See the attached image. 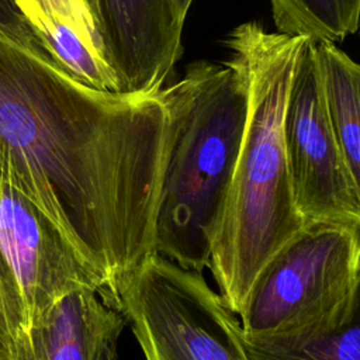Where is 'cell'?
<instances>
[{
    "instance_id": "cell-1",
    "label": "cell",
    "mask_w": 360,
    "mask_h": 360,
    "mask_svg": "<svg viewBox=\"0 0 360 360\" xmlns=\"http://www.w3.org/2000/svg\"><path fill=\"white\" fill-rule=\"evenodd\" d=\"M167 145L159 91L97 90L0 31V179L105 276L114 305L156 253Z\"/></svg>"
},
{
    "instance_id": "cell-2",
    "label": "cell",
    "mask_w": 360,
    "mask_h": 360,
    "mask_svg": "<svg viewBox=\"0 0 360 360\" xmlns=\"http://www.w3.org/2000/svg\"><path fill=\"white\" fill-rule=\"evenodd\" d=\"M305 37L235 27L225 45L248 93L246 127L210 249L208 269L228 309L240 315L264 266L307 222L297 205L284 141V114Z\"/></svg>"
},
{
    "instance_id": "cell-3",
    "label": "cell",
    "mask_w": 360,
    "mask_h": 360,
    "mask_svg": "<svg viewBox=\"0 0 360 360\" xmlns=\"http://www.w3.org/2000/svg\"><path fill=\"white\" fill-rule=\"evenodd\" d=\"M167 120V159L156 221V253L176 264L208 267L214 228L246 127L248 93L226 59L187 66L159 90Z\"/></svg>"
},
{
    "instance_id": "cell-4",
    "label": "cell",
    "mask_w": 360,
    "mask_h": 360,
    "mask_svg": "<svg viewBox=\"0 0 360 360\" xmlns=\"http://www.w3.org/2000/svg\"><path fill=\"white\" fill-rule=\"evenodd\" d=\"M360 274V229L309 224L257 276L239 322L250 340L307 336L339 322Z\"/></svg>"
},
{
    "instance_id": "cell-5",
    "label": "cell",
    "mask_w": 360,
    "mask_h": 360,
    "mask_svg": "<svg viewBox=\"0 0 360 360\" xmlns=\"http://www.w3.org/2000/svg\"><path fill=\"white\" fill-rule=\"evenodd\" d=\"M115 307L145 360H250L239 318L202 271L158 253L122 281Z\"/></svg>"
},
{
    "instance_id": "cell-6",
    "label": "cell",
    "mask_w": 360,
    "mask_h": 360,
    "mask_svg": "<svg viewBox=\"0 0 360 360\" xmlns=\"http://www.w3.org/2000/svg\"><path fill=\"white\" fill-rule=\"evenodd\" d=\"M284 141L297 205L307 225L360 229V197L338 143L316 53L305 37L294 66L284 114Z\"/></svg>"
},
{
    "instance_id": "cell-7",
    "label": "cell",
    "mask_w": 360,
    "mask_h": 360,
    "mask_svg": "<svg viewBox=\"0 0 360 360\" xmlns=\"http://www.w3.org/2000/svg\"><path fill=\"white\" fill-rule=\"evenodd\" d=\"M0 250L18 288L25 330L42 319L56 301L76 290H94L114 305L105 276L56 222L3 179H0Z\"/></svg>"
},
{
    "instance_id": "cell-8",
    "label": "cell",
    "mask_w": 360,
    "mask_h": 360,
    "mask_svg": "<svg viewBox=\"0 0 360 360\" xmlns=\"http://www.w3.org/2000/svg\"><path fill=\"white\" fill-rule=\"evenodd\" d=\"M94 21L117 91H159L183 53L174 0H96Z\"/></svg>"
},
{
    "instance_id": "cell-9",
    "label": "cell",
    "mask_w": 360,
    "mask_h": 360,
    "mask_svg": "<svg viewBox=\"0 0 360 360\" xmlns=\"http://www.w3.org/2000/svg\"><path fill=\"white\" fill-rule=\"evenodd\" d=\"M124 314L94 290L72 291L7 347L11 360H117Z\"/></svg>"
},
{
    "instance_id": "cell-10",
    "label": "cell",
    "mask_w": 360,
    "mask_h": 360,
    "mask_svg": "<svg viewBox=\"0 0 360 360\" xmlns=\"http://www.w3.org/2000/svg\"><path fill=\"white\" fill-rule=\"evenodd\" d=\"M332 127L360 197V63L329 41H315Z\"/></svg>"
},
{
    "instance_id": "cell-11",
    "label": "cell",
    "mask_w": 360,
    "mask_h": 360,
    "mask_svg": "<svg viewBox=\"0 0 360 360\" xmlns=\"http://www.w3.org/2000/svg\"><path fill=\"white\" fill-rule=\"evenodd\" d=\"M250 360H360V274L350 307L335 325L292 339L250 340Z\"/></svg>"
},
{
    "instance_id": "cell-12",
    "label": "cell",
    "mask_w": 360,
    "mask_h": 360,
    "mask_svg": "<svg viewBox=\"0 0 360 360\" xmlns=\"http://www.w3.org/2000/svg\"><path fill=\"white\" fill-rule=\"evenodd\" d=\"M278 32L342 42L360 22V0H269Z\"/></svg>"
},
{
    "instance_id": "cell-13",
    "label": "cell",
    "mask_w": 360,
    "mask_h": 360,
    "mask_svg": "<svg viewBox=\"0 0 360 360\" xmlns=\"http://www.w3.org/2000/svg\"><path fill=\"white\" fill-rule=\"evenodd\" d=\"M14 3L38 44L59 22L72 28L90 49L103 55L96 21L86 0H14Z\"/></svg>"
},
{
    "instance_id": "cell-14",
    "label": "cell",
    "mask_w": 360,
    "mask_h": 360,
    "mask_svg": "<svg viewBox=\"0 0 360 360\" xmlns=\"http://www.w3.org/2000/svg\"><path fill=\"white\" fill-rule=\"evenodd\" d=\"M25 330V315L14 276L0 250V342L7 349Z\"/></svg>"
},
{
    "instance_id": "cell-15",
    "label": "cell",
    "mask_w": 360,
    "mask_h": 360,
    "mask_svg": "<svg viewBox=\"0 0 360 360\" xmlns=\"http://www.w3.org/2000/svg\"><path fill=\"white\" fill-rule=\"evenodd\" d=\"M0 31L27 46L42 51L34 32L17 8L14 0H0Z\"/></svg>"
},
{
    "instance_id": "cell-16",
    "label": "cell",
    "mask_w": 360,
    "mask_h": 360,
    "mask_svg": "<svg viewBox=\"0 0 360 360\" xmlns=\"http://www.w3.org/2000/svg\"><path fill=\"white\" fill-rule=\"evenodd\" d=\"M194 0H174V4H176V10L180 15V18L183 21H186V17H187V13H188V8L190 6L193 4Z\"/></svg>"
},
{
    "instance_id": "cell-17",
    "label": "cell",
    "mask_w": 360,
    "mask_h": 360,
    "mask_svg": "<svg viewBox=\"0 0 360 360\" xmlns=\"http://www.w3.org/2000/svg\"><path fill=\"white\" fill-rule=\"evenodd\" d=\"M0 360H11V356H10L8 350L3 346L1 342H0Z\"/></svg>"
},
{
    "instance_id": "cell-18",
    "label": "cell",
    "mask_w": 360,
    "mask_h": 360,
    "mask_svg": "<svg viewBox=\"0 0 360 360\" xmlns=\"http://www.w3.org/2000/svg\"><path fill=\"white\" fill-rule=\"evenodd\" d=\"M86 1H87V6H89V8H90V11H91L93 17H94V10H96V0H86Z\"/></svg>"
}]
</instances>
